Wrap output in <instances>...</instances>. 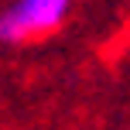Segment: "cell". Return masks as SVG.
Masks as SVG:
<instances>
[{"mask_svg":"<svg viewBox=\"0 0 130 130\" xmlns=\"http://www.w3.org/2000/svg\"><path fill=\"white\" fill-rule=\"evenodd\" d=\"M69 14V0H17L4 10L0 34L4 41H31L55 31Z\"/></svg>","mask_w":130,"mask_h":130,"instance_id":"6da1fadb","label":"cell"}]
</instances>
